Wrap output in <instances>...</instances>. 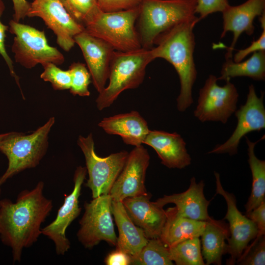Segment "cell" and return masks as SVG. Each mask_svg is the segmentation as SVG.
Here are the masks:
<instances>
[{
	"instance_id": "1",
	"label": "cell",
	"mask_w": 265,
	"mask_h": 265,
	"mask_svg": "<svg viewBox=\"0 0 265 265\" xmlns=\"http://www.w3.org/2000/svg\"><path fill=\"white\" fill-rule=\"evenodd\" d=\"M44 184L39 182L31 190L25 189L13 203L0 201V239L11 248L13 262H20L24 248L36 242L41 235V225L53 207L43 194Z\"/></svg>"
},
{
	"instance_id": "2",
	"label": "cell",
	"mask_w": 265,
	"mask_h": 265,
	"mask_svg": "<svg viewBox=\"0 0 265 265\" xmlns=\"http://www.w3.org/2000/svg\"><path fill=\"white\" fill-rule=\"evenodd\" d=\"M200 20L196 17L181 23L159 35L155 40L156 47L150 49L154 60L160 58L170 63L179 78L180 92L177 107L181 112L193 103L192 88L197 72L194 60L195 47L193 29Z\"/></svg>"
},
{
	"instance_id": "3",
	"label": "cell",
	"mask_w": 265,
	"mask_h": 265,
	"mask_svg": "<svg viewBox=\"0 0 265 265\" xmlns=\"http://www.w3.org/2000/svg\"><path fill=\"white\" fill-rule=\"evenodd\" d=\"M197 0H142L138 35L141 47L150 49L164 32L195 15Z\"/></svg>"
},
{
	"instance_id": "4",
	"label": "cell",
	"mask_w": 265,
	"mask_h": 265,
	"mask_svg": "<svg viewBox=\"0 0 265 265\" xmlns=\"http://www.w3.org/2000/svg\"><path fill=\"white\" fill-rule=\"evenodd\" d=\"M54 122V117H52L29 134L5 133L0 140V151L6 157L8 163L6 170L0 177V193L2 185L8 179L39 164L46 153L49 134Z\"/></svg>"
},
{
	"instance_id": "5",
	"label": "cell",
	"mask_w": 265,
	"mask_h": 265,
	"mask_svg": "<svg viewBox=\"0 0 265 265\" xmlns=\"http://www.w3.org/2000/svg\"><path fill=\"white\" fill-rule=\"evenodd\" d=\"M153 60L150 49L115 51L109 67V83L96 100L98 109L109 107L124 91L137 88L144 79L147 66Z\"/></svg>"
},
{
	"instance_id": "6",
	"label": "cell",
	"mask_w": 265,
	"mask_h": 265,
	"mask_svg": "<svg viewBox=\"0 0 265 265\" xmlns=\"http://www.w3.org/2000/svg\"><path fill=\"white\" fill-rule=\"evenodd\" d=\"M139 6L116 12L102 11L84 26V30L106 42L117 51L128 52L140 49L142 47L135 28Z\"/></svg>"
},
{
	"instance_id": "7",
	"label": "cell",
	"mask_w": 265,
	"mask_h": 265,
	"mask_svg": "<svg viewBox=\"0 0 265 265\" xmlns=\"http://www.w3.org/2000/svg\"><path fill=\"white\" fill-rule=\"evenodd\" d=\"M9 25V31L15 35L12 51L16 62L26 69L38 64L43 66L51 62L58 65L64 62V55L48 44L44 31L13 20Z\"/></svg>"
},
{
	"instance_id": "8",
	"label": "cell",
	"mask_w": 265,
	"mask_h": 265,
	"mask_svg": "<svg viewBox=\"0 0 265 265\" xmlns=\"http://www.w3.org/2000/svg\"><path fill=\"white\" fill-rule=\"evenodd\" d=\"M77 143L85 158L88 179L85 186L91 190L92 198L109 194L110 190L122 171L129 152L123 150L101 157L95 151L91 133L87 136H79Z\"/></svg>"
},
{
	"instance_id": "9",
	"label": "cell",
	"mask_w": 265,
	"mask_h": 265,
	"mask_svg": "<svg viewBox=\"0 0 265 265\" xmlns=\"http://www.w3.org/2000/svg\"><path fill=\"white\" fill-rule=\"evenodd\" d=\"M112 200L107 194L84 203V212L77 236L85 248L91 249L101 241L116 245L117 237L112 217Z\"/></svg>"
},
{
	"instance_id": "10",
	"label": "cell",
	"mask_w": 265,
	"mask_h": 265,
	"mask_svg": "<svg viewBox=\"0 0 265 265\" xmlns=\"http://www.w3.org/2000/svg\"><path fill=\"white\" fill-rule=\"evenodd\" d=\"M217 78L210 75L200 89L197 106L194 115L202 122H221L226 124L237 110L238 93L235 85L227 79L222 86Z\"/></svg>"
},
{
	"instance_id": "11",
	"label": "cell",
	"mask_w": 265,
	"mask_h": 265,
	"mask_svg": "<svg viewBox=\"0 0 265 265\" xmlns=\"http://www.w3.org/2000/svg\"><path fill=\"white\" fill-rule=\"evenodd\" d=\"M214 174L216 194L221 195L227 205L224 220L227 219L229 222L230 235L227 239V253L230 257L226 264L233 265L241 257L249 242L256 238L258 229L256 224L238 210L235 195L223 188L219 174L215 171Z\"/></svg>"
},
{
	"instance_id": "12",
	"label": "cell",
	"mask_w": 265,
	"mask_h": 265,
	"mask_svg": "<svg viewBox=\"0 0 265 265\" xmlns=\"http://www.w3.org/2000/svg\"><path fill=\"white\" fill-rule=\"evenodd\" d=\"M27 16L41 18L56 35L58 45L66 52L74 46V37L84 30L58 0H33Z\"/></svg>"
},
{
	"instance_id": "13",
	"label": "cell",
	"mask_w": 265,
	"mask_h": 265,
	"mask_svg": "<svg viewBox=\"0 0 265 265\" xmlns=\"http://www.w3.org/2000/svg\"><path fill=\"white\" fill-rule=\"evenodd\" d=\"M264 93L259 97L253 84L249 86L245 104L235 112L238 119L237 125L229 139L224 143L216 145L208 154H229L232 156L238 152L241 138L253 131L265 128V108Z\"/></svg>"
},
{
	"instance_id": "14",
	"label": "cell",
	"mask_w": 265,
	"mask_h": 265,
	"mask_svg": "<svg viewBox=\"0 0 265 265\" xmlns=\"http://www.w3.org/2000/svg\"><path fill=\"white\" fill-rule=\"evenodd\" d=\"M86 174L85 167L79 166L76 168L74 175L73 191L64 197L63 203L59 209L54 220L41 228V234L54 243L55 252L58 255H64L70 248L71 243L66 237V231L80 213L79 198Z\"/></svg>"
},
{
	"instance_id": "15",
	"label": "cell",
	"mask_w": 265,
	"mask_h": 265,
	"mask_svg": "<svg viewBox=\"0 0 265 265\" xmlns=\"http://www.w3.org/2000/svg\"><path fill=\"white\" fill-rule=\"evenodd\" d=\"M150 156L143 145L129 153L125 164L109 192L112 200L122 202L126 198L147 193L145 186Z\"/></svg>"
},
{
	"instance_id": "16",
	"label": "cell",
	"mask_w": 265,
	"mask_h": 265,
	"mask_svg": "<svg viewBox=\"0 0 265 265\" xmlns=\"http://www.w3.org/2000/svg\"><path fill=\"white\" fill-rule=\"evenodd\" d=\"M80 48L93 85L100 93L106 87L115 50L107 43L83 30L74 37Z\"/></svg>"
},
{
	"instance_id": "17",
	"label": "cell",
	"mask_w": 265,
	"mask_h": 265,
	"mask_svg": "<svg viewBox=\"0 0 265 265\" xmlns=\"http://www.w3.org/2000/svg\"><path fill=\"white\" fill-rule=\"evenodd\" d=\"M265 11V0H247L238 5H230L222 12L223 30L220 38L224 37L228 31L233 33L232 43L227 48L225 59L233 57V52L238 39L243 32L248 35L254 33V20Z\"/></svg>"
},
{
	"instance_id": "18",
	"label": "cell",
	"mask_w": 265,
	"mask_h": 265,
	"mask_svg": "<svg viewBox=\"0 0 265 265\" xmlns=\"http://www.w3.org/2000/svg\"><path fill=\"white\" fill-rule=\"evenodd\" d=\"M151 197L147 193L122 201L131 219L143 231L148 239L159 238L166 219L165 210L151 201Z\"/></svg>"
},
{
	"instance_id": "19",
	"label": "cell",
	"mask_w": 265,
	"mask_h": 265,
	"mask_svg": "<svg viewBox=\"0 0 265 265\" xmlns=\"http://www.w3.org/2000/svg\"><path fill=\"white\" fill-rule=\"evenodd\" d=\"M143 144L151 147L169 168L183 169L191 164V159L186 148V143L176 132L150 131Z\"/></svg>"
},
{
	"instance_id": "20",
	"label": "cell",
	"mask_w": 265,
	"mask_h": 265,
	"mask_svg": "<svg viewBox=\"0 0 265 265\" xmlns=\"http://www.w3.org/2000/svg\"><path fill=\"white\" fill-rule=\"evenodd\" d=\"M205 183L201 180L196 182L195 177L190 179L188 188L185 191L171 195H164L156 203L159 206L173 203L178 214L185 217L200 221H208L212 217L208 213L210 201L206 198L204 189Z\"/></svg>"
},
{
	"instance_id": "21",
	"label": "cell",
	"mask_w": 265,
	"mask_h": 265,
	"mask_svg": "<svg viewBox=\"0 0 265 265\" xmlns=\"http://www.w3.org/2000/svg\"><path fill=\"white\" fill-rule=\"evenodd\" d=\"M106 133L120 136L124 143L142 145L150 132L145 119L135 110L104 118L98 124Z\"/></svg>"
},
{
	"instance_id": "22",
	"label": "cell",
	"mask_w": 265,
	"mask_h": 265,
	"mask_svg": "<svg viewBox=\"0 0 265 265\" xmlns=\"http://www.w3.org/2000/svg\"><path fill=\"white\" fill-rule=\"evenodd\" d=\"M111 212L118 230L116 249L131 258L137 255L148 239L143 231L136 226L128 215L122 202L112 200Z\"/></svg>"
},
{
	"instance_id": "23",
	"label": "cell",
	"mask_w": 265,
	"mask_h": 265,
	"mask_svg": "<svg viewBox=\"0 0 265 265\" xmlns=\"http://www.w3.org/2000/svg\"><path fill=\"white\" fill-rule=\"evenodd\" d=\"M166 219L159 238L167 247L202 235L206 221H200L178 214L175 207L165 210Z\"/></svg>"
},
{
	"instance_id": "24",
	"label": "cell",
	"mask_w": 265,
	"mask_h": 265,
	"mask_svg": "<svg viewBox=\"0 0 265 265\" xmlns=\"http://www.w3.org/2000/svg\"><path fill=\"white\" fill-rule=\"evenodd\" d=\"M230 235L228 226L223 220L212 217L206 221L204 231L201 236L202 254L205 265H221L222 257L227 253L226 240Z\"/></svg>"
},
{
	"instance_id": "25",
	"label": "cell",
	"mask_w": 265,
	"mask_h": 265,
	"mask_svg": "<svg viewBox=\"0 0 265 265\" xmlns=\"http://www.w3.org/2000/svg\"><path fill=\"white\" fill-rule=\"evenodd\" d=\"M237 77H247L256 80L265 79V51L253 53L245 61L235 62L232 58L226 59L218 80L231 79Z\"/></svg>"
},
{
	"instance_id": "26",
	"label": "cell",
	"mask_w": 265,
	"mask_h": 265,
	"mask_svg": "<svg viewBox=\"0 0 265 265\" xmlns=\"http://www.w3.org/2000/svg\"><path fill=\"white\" fill-rule=\"evenodd\" d=\"M247 145L248 162L252 175V188L250 195L244 205L246 212L259 206L265 201V161L259 159L255 154L256 144L265 138L264 135L256 142L245 137Z\"/></svg>"
},
{
	"instance_id": "27",
	"label": "cell",
	"mask_w": 265,
	"mask_h": 265,
	"mask_svg": "<svg viewBox=\"0 0 265 265\" xmlns=\"http://www.w3.org/2000/svg\"><path fill=\"white\" fill-rule=\"evenodd\" d=\"M169 247L159 238L149 239L139 254L131 258V265H172Z\"/></svg>"
},
{
	"instance_id": "28",
	"label": "cell",
	"mask_w": 265,
	"mask_h": 265,
	"mask_svg": "<svg viewBox=\"0 0 265 265\" xmlns=\"http://www.w3.org/2000/svg\"><path fill=\"white\" fill-rule=\"evenodd\" d=\"M169 247L171 260L177 265H205L199 237L189 238Z\"/></svg>"
},
{
	"instance_id": "29",
	"label": "cell",
	"mask_w": 265,
	"mask_h": 265,
	"mask_svg": "<svg viewBox=\"0 0 265 265\" xmlns=\"http://www.w3.org/2000/svg\"><path fill=\"white\" fill-rule=\"evenodd\" d=\"M71 17L84 27L102 11L96 0H58Z\"/></svg>"
},
{
	"instance_id": "30",
	"label": "cell",
	"mask_w": 265,
	"mask_h": 265,
	"mask_svg": "<svg viewBox=\"0 0 265 265\" xmlns=\"http://www.w3.org/2000/svg\"><path fill=\"white\" fill-rule=\"evenodd\" d=\"M71 75L70 93L74 96L87 97L90 94L88 86L91 75L86 65L80 62L72 63L68 69Z\"/></svg>"
},
{
	"instance_id": "31",
	"label": "cell",
	"mask_w": 265,
	"mask_h": 265,
	"mask_svg": "<svg viewBox=\"0 0 265 265\" xmlns=\"http://www.w3.org/2000/svg\"><path fill=\"white\" fill-rule=\"evenodd\" d=\"M44 71L40 78L50 82L55 90L70 89L71 85V75L69 70H63L54 63L49 62L43 65Z\"/></svg>"
},
{
	"instance_id": "32",
	"label": "cell",
	"mask_w": 265,
	"mask_h": 265,
	"mask_svg": "<svg viewBox=\"0 0 265 265\" xmlns=\"http://www.w3.org/2000/svg\"><path fill=\"white\" fill-rule=\"evenodd\" d=\"M240 265H265V236L255 238L244 250L237 263Z\"/></svg>"
},
{
	"instance_id": "33",
	"label": "cell",
	"mask_w": 265,
	"mask_h": 265,
	"mask_svg": "<svg viewBox=\"0 0 265 265\" xmlns=\"http://www.w3.org/2000/svg\"><path fill=\"white\" fill-rule=\"evenodd\" d=\"M259 21L262 28V32L260 37L253 41L248 47L238 50L234 54L233 61L235 62L241 61L251 53L260 51H265V15L259 17Z\"/></svg>"
},
{
	"instance_id": "34",
	"label": "cell",
	"mask_w": 265,
	"mask_h": 265,
	"mask_svg": "<svg viewBox=\"0 0 265 265\" xmlns=\"http://www.w3.org/2000/svg\"><path fill=\"white\" fill-rule=\"evenodd\" d=\"M230 5L228 0H197L196 14L201 20L215 12H222Z\"/></svg>"
},
{
	"instance_id": "35",
	"label": "cell",
	"mask_w": 265,
	"mask_h": 265,
	"mask_svg": "<svg viewBox=\"0 0 265 265\" xmlns=\"http://www.w3.org/2000/svg\"><path fill=\"white\" fill-rule=\"evenodd\" d=\"M101 10L105 12L129 10L140 6L142 0H96Z\"/></svg>"
},
{
	"instance_id": "36",
	"label": "cell",
	"mask_w": 265,
	"mask_h": 265,
	"mask_svg": "<svg viewBox=\"0 0 265 265\" xmlns=\"http://www.w3.org/2000/svg\"><path fill=\"white\" fill-rule=\"evenodd\" d=\"M5 7L2 0H0V18L4 10ZM8 26L3 24L0 20V54L4 59L6 63L11 75L14 78L17 85L21 91V88L19 83V78L16 75L13 64V61L9 57L6 51L5 47V38L6 37V31L8 29Z\"/></svg>"
},
{
	"instance_id": "37",
	"label": "cell",
	"mask_w": 265,
	"mask_h": 265,
	"mask_svg": "<svg viewBox=\"0 0 265 265\" xmlns=\"http://www.w3.org/2000/svg\"><path fill=\"white\" fill-rule=\"evenodd\" d=\"M245 215L256 225L258 234L256 238L265 235V201L252 211L245 212Z\"/></svg>"
},
{
	"instance_id": "38",
	"label": "cell",
	"mask_w": 265,
	"mask_h": 265,
	"mask_svg": "<svg viewBox=\"0 0 265 265\" xmlns=\"http://www.w3.org/2000/svg\"><path fill=\"white\" fill-rule=\"evenodd\" d=\"M105 262L107 265H129L131 263V257L126 253L116 249L106 256Z\"/></svg>"
},
{
	"instance_id": "39",
	"label": "cell",
	"mask_w": 265,
	"mask_h": 265,
	"mask_svg": "<svg viewBox=\"0 0 265 265\" xmlns=\"http://www.w3.org/2000/svg\"><path fill=\"white\" fill-rule=\"evenodd\" d=\"M13 4V20L19 22L26 16L30 6V3L26 0H12Z\"/></svg>"
},
{
	"instance_id": "40",
	"label": "cell",
	"mask_w": 265,
	"mask_h": 265,
	"mask_svg": "<svg viewBox=\"0 0 265 265\" xmlns=\"http://www.w3.org/2000/svg\"><path fill=\"white\" fill-rule=\"evenodd\" d=\"M4 134H5V133H0V140L3 137Z\"/></svg>"
}]
</instances>
